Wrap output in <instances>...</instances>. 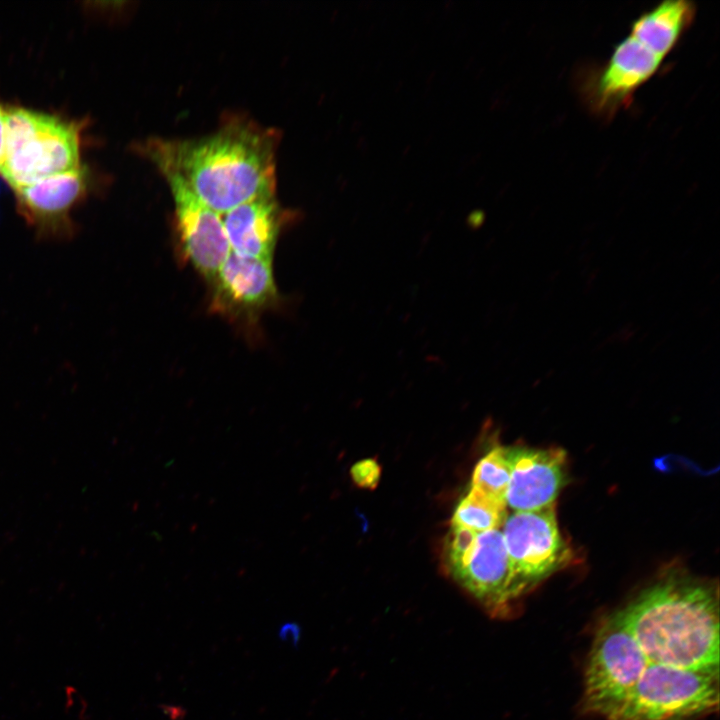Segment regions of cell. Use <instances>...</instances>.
<instances>
[{"label": "cell", "mask_w": 720, "mask_h": 720, "mask_svg": "<svg viewBox=\"0 0 720 720\" xmlns=\"http://www.w3.org/2000/svg\"><path fill=\"white\" fill-rule=\"evenodd\" d=\"M649 660L617 613L599 627L584 673L586 711L612 715L640 680Z\"/></svg>", "instance_id": "5b68a950"}, {"label": "cell", "mask_w": 720, "mask_h": 720, "mask_svg": "<svg viewBox=\"0 0 720 720\" xmlns=\"http://www.w3.org/2000/svg\"><path fill=\"white\" fill-rule=\"evenodd\" d=\"M663 60L628 35L606 62L581 71L579 94L594 115L611 119L632 103L635 92L659 71Z\"/></svg>", "instance_id": "8992f818"}, {"label": "cell", "mask_w": 720, "mask_h": 720, "mask_svg": "<svg viewBox=\"0 0 720 720\" xmlns=\"http://www.w3.org/2000/svg\"><path fill=\"white\" fill-rule=\"evenodd\" d=\"M696 6L687 0H667L639 15L630 36L665 59L694 22Z\"/></svg>", "instance_id": "5bb4252c"}, {"label": "cell", "mask_w": 720, "mask_h": 720, "mask_svg": "<svg viewBox=\"0 0 720 720\" xmlns=\"http://www.w3.org/2000/svg\"><path fill=\"white\" fill-rule=\"evenodd\" d=\"M449 573L491 611L505 610L523 592L499 529L478 533L470 554Z\"/></svg>", "instance_id": "8fae6325"}, {"label": "cell", "mask_w": 720, "mask_h": 720, "mask_svg": "<svg viewBox=\"0 0 720 720\" xmlns=\"http://www.w3.org/2000/svg\"><path fill=\"white\" fill-rule=\"evenodd\" d=\"M502 527L509 560L523 591L571 560L572 551L560 533L554 504L513 512Z\"/></svg>", "instance_id": "52a82bcc"}, {"label": "cell", "mask_w": 720, "mask_h": 720, "mask_svg": "<svg viewBox=\"0 0 720 720\" xmlns=\"http://www.w3.org/2000/svg\"><path fill=\"white\" fill-rule=\"evenodd\" d=\"M507 516L505 503L471 487L456 507L451 525L482 533L501 528Z\"/></svg>", "instance_id": "9a60e30c"}, {"label": "cell", "mask_w": 720, "mask_h": 720, "mask_svg": "<svg viewBox=\"0 0 720 720\" xmlns=\"http://www.w3.org/2000/svg\"><path fill=\"white\" fill-rule=\"evenodd\" d=\"M0 176L14 189L81 165L82 121L5 105Z\"/></svg>", "instance_id": "3957f363"}, {"label": "cell", "mask_w": 720, "mask_h": 720, "mask_svg": "<svg viewBox=\"0 0 720 720\" xmlns=\"http://www.w3.org/2000/svg\"><path fill=\"white\" fill-rule=\"evenodd\" d=\"M211 285V310L233 320H255L278 299L272 261L232 251Z\"/></svg>", "instance_id": "30bf717a"}, {"label": "cell", "mask_w": 720, "mask_h": 720, "mask_svg": "<svg viewBox=\"0 0 720 720\" xmlns=\"http://www.w3.org/2000/svg\"><path fill=\"white\" fill-rule=\"evenodd\" d=\"M164 177L174 202L176 232L183 255L211 284L231 251L221 214L201 202L178 177Z\"/></svg>", "instance_id": "9c48e42d"}, {"label": "cell", "mask_w": 720, "mask_h": 720, "mask_svg": "<svg viewBox=\"0 0 720 720\" xmlns=\"http://www.w3.org/2000/svg\"><path fill=\"white\" fill-rule=\"evenodd\" d=\"M509 479L508 450L506 447H495L477 463L471 487L506 504Z\"/></svg>", "instance_id": "2e32d148"}, {"label": "cell", "mask_w": 720, "mask_h": 720, "mask_svg": "<svg viewBox=\"0 0 720 720\" xmlns=\"http://www.w3.org/2000/svg\"><path fill=\"white\" fill-rule=\"evenodd\" d=\"M87 168L46 177L14 188L16 207L42 240H68L76 232L72 211L90 190Z\"/></svg>", "instance_id": "ba28073f"}, {"label": "cell", "mask_w": 720, "mask_h": 720, "mask_svg": "<svg viewBox=\"0 0 720 720\" xmlns=\"http://www.w3.org/2000/svg\"><path fill=\"white\" fill-rule=\"evenodd\" d=\"M138 146L163 176L178 177L219 214L275 194L277 136L254 123L231 120L207 136L149 138Z\"/></svg>", "instance_id": "6da1fadb"}, {"label": "cell", "mask_w": 720, "mask_h": 720, "mask_svg": "<svg viewBox=\"0 0 720 720\" xmlns=\"http://www.w3.org/2000/svg\"><path fill=\"white\" fill-rule=\"evenodd\" d=\"M283 217L275 194L253 198L221 214L231 251L272 261Z\"/></svg>", "instance_id": "4fadbf2b"}, {"label": "cell", "mask_w": 720, "mask_h": 720, "mask_svg": "<svg viewBox=\"0 0 720 720\" xmlns=\"http://www.w3.org/2000/svg\"><path fill=\"white\" fill-rule=\"evenodd\" d=\"M5 105L0 102V167L4 158L5 149Z\"/></svg>", "instance_id": "d6986e66"}, {"label": "cell", "mask_w": 720, "mask_h": 720, "mask_svg": "<svg viewBox=\"0 0 720 720\" xmlns=\"http://www.w3.org/2000/svg\"><path fill=\"white\" fill-rule=\"evenodd\" d=\"M616 613L649 663L719 669L716 585L671 572Z\"/></svg>", "instance_id": "7a4b0ae2"}, {"label": "cell", "mask_w": 720, "mask_h": 720, "mask_svg": "<svg viewBox=\"0 0 720 720\" xmlns=\"http://www.w3.org/2000/svg\"><path fill=\"white\" fill-rule=\"evenodd\" d=\"M506 506L513 512L538 510L555 503L567 481V455L561 448L510 447Z\"/></svg>", "instance_id": "7c38bea8"}, {"label": "cell", "mask_w": 720, "mask_h": 720, "mask_svg": "<svg viewBox=\"0 0 720 720\" xmlns=\"http://www.w3.org/2000/svg\"><path fill=\"white\" fill-rule=\"evenodd\" d=\"M478 533L460 526H452L447 536L444 560L448 571L458 567L470 554Z\"/></svg>", "instance_id": "e0dca14e"}, {"label": "cell", "mask_w": 720, "mask_h": 720, "mask_svg": "<svg viewBox=\"0 0 720 720\" xmlns=\"http://www.w3.org/2000/svg\"><path fill=\"white\" fill-rule=\"evenodd\" d=\"M718 704L719 669L649 663L607 720H692L717 710Z\"/></svg>", "instance_id": "277c9868"}, {"label": "cell", "mask_w": 720, "mask_h": 720, "mask_svg": "<svg viewBox=\"0 0 720 720\" xmlns=\"http://www.w3.org/2000/svg\"><path fill=\"white\" fill-rule=\"evenodd\" d=\"M381 467L373 458L363 459L351 467L353 482L360 488L374 489L379 483Z\"/></svg>", "instance_id": "ac0fdd59"}]
</instances>
